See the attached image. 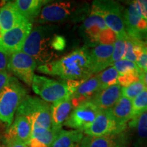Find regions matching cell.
Masks as SVG:
<instances>
[{
    "label": "cell",
    "instance_id": "5bb4252c",
    "mask_svg": "<svg viewBox=\"0 0 147 147\" xmlns=\"http://www.w3.org/2000/svg\"><path fill=\"white\" fill-rule=\"evenodd\" d=\"M32 138V126L25 117L16 115L12 123L5 134V142L17 140L28 146Z\"/></svg>",
    "mask_w": 147,
    "mask_h": 147
},
{
    "label": "cell",
    "instance_id": "2e32d148",
    "mask_svg": "<svg viewBox=\"0 0 147 147\" xmlns=\"http://www.w3.org/2000/svg\"><path fill=\"white\" fill-rule=\"evenodd\" d=\"M113 45H97L90 51V57L93 74H98L112 65Z\"/></svg>",
    "mask_w": 147,
    "mask_h": 147
},
{
    "label": "cell",
    "instance_id": "b9f144b4",
    "mask_svg": "<svg viewBox=\"0 0 147 147\" xmlns=\"http://www.w3.org/2000/svg\"><path fill=\"white\" fill-rule=\"evenodd\" d=\"M3 33V30H2V29H1V26H0V38H1V37L2 36Z\"/></svg>",
    "mask_w": 147,
    "mask_h": 147
},
{
    "label": "cell",
    "instance_id": "e0dca14e",
    "mask_svg": "<svg viewBox=\"0 0 147 147\" xmlns=\"http://www.w3.org/2000/svg\"><path fill=\"white\" fill-rule=\"evenodd\" d=\"M72 108L70 96L53 102L51 105V128L60 131Z\"/></svg>",
    "mask_w": 147,
    "mask_h": 147
},
{
    "label": "cell",
    "instance_id": "836d02e7",
    "mask_svg": "<svg viewBox=\"0 0 147 147\" xmlns=\"http://www.w3.org/2000/svg\"><path fill=\"white\" fill-rule=\"evenodd\" d=\"M66 41L63 36L56 35L53 37L52 41V47L57 53L61 52L65 49Z\"/></svg>",
    "mask_w": 147,
    "mask_h": 147
},
{
    "label": "cell",
    "instance_id": "4316f807",
    "mask_svg": "<svg viewBox=\"0 0 147 147\" xmlns=\"http://www.w3.org/2000/svg\"><path fill=\"white\" fill-rule=\"evenodd\" d=\"M145 87L142 80L134 82L127 87H122V95L131 101L144 91Z\"/></svg>",
    "mask_w": 147,
    "mask_h": 147
},
{
    "label": "cell",
    "instance_id": "277c9868",
    "mask_svg": "<svg viewBox=\"0 0 147 147\" xmlns=\"http://www.w3.org/2000/svg\"><path fill=\"white\" fill-rule=\"evenodd\" d=\"M27 95V90L16 77L10 76L0 93V121L9 128L13 122L15 113Z\"/></svg>",
    "mask_w": 147,
    "mask_h": 147
},
{
    "label": "cell",
    "instance_id": "ac0fdd59",
    "mask_svg": "<svg viewBox=\"0 0 147 147\" xmlns=\"http://www.w3.org/2000/svg\"><path fill=\"white\" fill-rule=\"evenodd\" d=\"M122 97V87L119 84L100 90L90 100L100 110L113 107Z\"/></svg>",
    "mask_w": 147,
    "mask_h": 147
},
{
    "label": "cell",
    "instance_id": "ee69618b",
    "mask_svg": "<svg viewBox=\"0 0 147 147\" xmlns=\"http://www.w3.org/2000/svg\"><path fill=\"white\" fill-rule=\"evenodd\" d=\"M28 147H29V146H28Z\"/></svg>",
    "mask_w": 147,
    "mask_h": 147
},
{
    "label": "cell",
    "instance_id": "1f68e13d",
    "mask_svg": "<svg viewBox=\"0 0 147 147\" xmlns=\"http://www.w3.org/2000/svg\"><path fill=\"white\" fill-rule=\"evenodd\" d=\"M125 51L123 59H127L131 61L134 63H136L137 57L134 53V43L133 38L127 35V38L125 40Z\"/></svg>",
    "mask_w": 147,
    "mask_h": 147
},
{
    "label": "cell",
    "instance_id": "44dd1931",
    "mask_svg": "<svg viewBox=\"0 0 147 147\" xmlns=\"http://www.w3.org/2000/svg\"><path fill=\"white\" fill-rule=\"evenodd\" d=\"M83 131L80 130L61 129L50 147H81Z\"/></svg>",
    "mask_w": 147,
    "mask_h": 147
},
{
    "label": "cell",
    "instance_id": "d6a6232c",
    "mask_svg": "<svg viewBox=\"0 0 147 147\" xmlns=\"http://www.w3.org/2000/svg\"><path fill=\"white\" fill-rule=\"evenodd\" d=\"M129 125L131 127L142 128L147 130V112L140 115L137 119L131 120Z\"/></svg>",
    "mask_w": 147,
    "mask_h": 147
},
{
    "label": "cell",
    "instance_id": "8d00e7d4",
    "mask_svg": "<svg viewBox=\"0 0 147 147\" xmlns=\"http://www.w3.org/2000/svg\"><path fill=\"white\" fill-rule=\"evenodd\" d=\"M10 76V74L6 70L0 72V93L3 90L5 84H6Z\"/></svg>",
    "mask_w": 147,
    "mask_h": 147
},
{
    "label": "cell",
    "instance_id": "5b68a950",
    "mask_svg": "<svg viewBox=\"0 0 147 147\" xmlns=\"http://www.w3.org/2000/svg\"><path fill=\"white\" fill-rule=\"evenodd\" d=\"M91 12L100 16L108 29L115 33L118 39H123L127 36L125 27L122 5L115 1H94L92 3Z\"/></svg>",
    "mask_w": 147,
    "mask_h": 147
},
{
    "label": "cell",
    "instance_id": "7bdbcfd3",
    "mask_svg": "<svg viewBox=\"0 0 147 147\" xmlns=\"http://www.w3.org/2000/svg\"><path fill=\"white\" fill-rule=\"evenodd\" d=\"M0 147H1V146H0Z\"/></svg>",
    "mask_w": 147,
    "mask_h": 147
},
{
    "label": "cell",
    "instance_id": "8992f818",
    "mask_svg": "<svg viewBox=\"0 0 147 147\" xmlns=\"http://www.w3.org/2000/svg\"><path fill=\"white\" fill-rule=\"evenodd\" d=\"M32 87L42 100L48 103L55 102L72 95L66 80H53L39 75L34 76Z\"/></svg>",
    "mask_w": 147,
    "mask_h": 147
},
{
    "label": "cell",
    "instance_id": "9a60e30c",
    "mask_svg": "<svg viewBox=\"0 0 147 147\" xmlns=\"http://www.w3.org/2000/svg\"><path fill=\"white\" fill-rule=\"evenodd\" d=\"M100 91V82L98 75L92 76L82 82L71 95L73 108L81 103L90 100Z\"/></svg>",
    "mask_w": 147,
    "mask_h": 147
},
{
    "label": "cell",
    "instance_id": "4dcf8cb0",
    "mask_svg": "<svg viewBox=\"0 0 147 147\" xmlns=\"http://www.w3.org/2000/svg\"><path fill=\"white\" fill-rule=\"evenodd\" d=\"M117 40V36L115 33L107 28L102 31L99 34L98 45H113Z\"/></svg>",
    "mask_w": 147,
    "mask_h": 147
},
{
    "label": "cell",
    "instance_id": "52a82bcc",
    "mask_svg": "<svg viewBox=\"0 0 147 147\" xmlns=\"http://www.w3.org/2000/svg\"><path fill=\"white\" fill-rule=\"evenodd\" d=\"M32 24L26 20L17 27L3 32L0 38V52L10 56L22 51L24 44L32 30Z\"/></svg>",
    "mask_w": 147,
    "mask_h": 147
},
{
    "label": "cell",
    "instance_id": "ffe728a7",
    "mask_svg": "<svg viewBox=\"0 0 147 147\" xmlns=\"http://www.w3.org/2000/svg\"><path fill=\"white\" fill-rule=\"evenodd\" d=\"M50 1L47 0H16V8L25 19L33 23L36 20L42 8Z\"/></svg>",
    "mask_w": 147,
    "mask_h": 147
},
{
    "label": "cell",
    "instance_id": "e575fe53",
    "mask_svg": "<svg viewBox=\"0 0 147 147\" xmlns=\"http://www.w3.org/2000/svg\"><path fill=\"white\" fill-rule=\"evenodd\" d=\"M135 3L142 17L147 21V0H136Z\"/></svg>",
    "mask_w": 147,
    "mask_h": 147
},
{
    "label": "cell",
    "instance_id": "4fadbf2b",
    "mask_svg": "<svg viewBox=\"0 0 147 147\" xmlns=\"http://www.w3.org/2000/svg\"><path fill=\"white\" fill-rule=\"evenodd\" d=\"M105 22L100 16L90 12L89 15L84 19L80 31L89 46L98 45V36L102 31L107 29Z\"/></svg>",
    "mask_w": 147,
    "mask_h": 147
},
{
    "label": "cell",
    "instance_id": "6da1fadb",
    "mask_svg": "<svg viewBox=\"0 0 147 147\" xmlns=\"http://www.w3.org/2000/svg\"><path fill=\"white\" fill-rule=\"evenodd\" d=\"M37 69L63 80H86L93 75L88 47L77 49L51 63L38 66Z\"/></svg>",
    "mask_w": 147,
    "mask_h": 147
},
{
    "label": "cell",
    "instance_id": "603a6c76",
    "mask_svg": "<svg viewBox=\"0 0 147 147\" xmlns=\"http://www.w3.org/2000/svg\"><path fill=\"white\" fill-rule=\"evenodd\" d=\"M123 18L127 34L129 36L138 39L137 26L142 17L135 1L131 2L128 8L124 10Z\"/></svg>",
    "mask_w": 147,
    "mask_h": 147
},
{
    "label": "cell",
    "instance_id": "83f0119b",
    "mask_svg": "<svg viewBox=\"0 0 147 147\" xmlns=\"http://www.w3.org/2000/svg\"><path fill=\"white\" fill-rule=\"evenodd\" d=\"M115 68L118 71L119 76L125 74L127 73L135 70H139L137 64L127 59H121L118 61L115 62L113 65Z\"/></svg>",
    "mask_w": 147,
    "mask_h": 147
},
{
    "label": "cell",
    "instance_id": "d590c367",
    "mask_svg": "<svg viewBox=\"0 0 147 147\" xmlns=\"http://www.w3.org/2000/svg\"><path fill=\"white\" fill-rule=\"evenodd\" d=\"M136 63L137 64L138 68L142 71L147 70V52L146 51V48H145L144 53L137 59Z\"/></svg>",
    "mask_w": 147,
    "mask_h": 147
},
{
    "label": "cell",
    "instance_id": "d6986e66",
    "mask_svg": "<svg viewBox=\"0 0 147 147\" xmlns=\"http://www.w3.org/2000/svg\"><path fill=\"white\" fill-rule=\"evenodd\" d=\"M26 20L12 1L5 3L0 8V26L3 32L17 27Z\"/></svg>",
    "mask_w": 147,
    "mask_h": 147
},
{
    "label": "cell",
    "instance_id": "cb8c5ba5",
    "mask_svg": "<svg viewBox=\"0 0 147 147\" xmlns=\"http://www.w3.org/2000/svg\"><path fill=\"white\" fill-rule=\"evenodd\" d=\"M59 132L51 128L41 133L32 136L29 147H50Z\"/></svg>",
    "mask_w": 147,
    "mask_h": 147
},
{
    "label": "cell",
    "instance_id": "484cf974",
    "mask_svg": "<svg viewBox=\"0 0 147 147\" xmlns=\"http://www.w3.org/2000/svg\"><path fill=\"white\" fill-rule=\"evenodd\" d=\"M147 112V88L132 100V119H137L140 115Z\"/></svg>",
    "mask_w": 147,
    "mask_h": 147
},
{
    "label": "cell",
    "instance_id": "f35d334b",
    "mask_svg": "<svg viewBox=\"0 0 147 147\" xmlns=\"http://www.w3.org/2000/svg\"><path fill=\"white\" fill-rule=\"evenodd\" d=\"M5 142V147H28L27 145L17 140H10Z\"/></svg>",
    "mask_w": 147,
    "mask_h": 147
},
{
    "label": "cell",
    "instance_id": "60d3db41",
    "mask_svg": "<svg viewBox=\"0 0 147 147\" xmlns=\"http://www.w3.org/2000/svg\"><path fill=\"white\" fill-rule=\"evenodd\" d=\"M143 42L144 43L145 47H146V49H147V34H146V36H145L144 39V40H143Z\"/></svg>",
    "mask_w": 147,
    "mask_h": 147
},
{
    "label": "cell",
    "instance_id": "3957f363",
    "mask_svg": "<svg viewBox=\"0 0 147 147\" xmlns=\"http://www.w3.org/2000/svg\"><path fill=\"white\" fill-rule=\"evenodd\" d=\"M16 115L25 117L32 126V136L51 128V104L38 97L27 95L22 101Z\"/></svg>",
    "mask_w": 147,
    "mask_h": 147
},
{
    "label": "cell",
    "instance_id": "7a4b0ae2",
    "mask_svg": "<svg viewBox=\"0 0 147 147\" xmlns=\"http://www.w3.org/2000/svg\"><path fill=\"white\" fill-rule=\"evenodd\" d=\"M55 29L51 25H38L32 29L24 44L22 51L34 58L39 66L59 59L52 47Z\"/></svg>",
    "mask_w": 147,
    "mask_h": 147
},
{
    "label": "cell",
    "instance_id": "74e56055",
    "mask_svg": "<svg viewBox=\"0 0 147 147\" xmlns=\"http://www.w3.org/2000/svg\"><path fill=\"white\" fill-rule=\"evenodd\" d=\"M8 55L0 52V72L5 71L7 67V64L8 61Z\"/></svg>",
    "mask_w": 147,
    "mask_h": 147
},
{
    "label": "cell",
    "instance_id": "7c38bea8",
    "mask_svg": "<svg viewBox=\"0 0 147 147\" xmlns=\"http://www.w3.org/2000/svg\"><path fill=\"white\" fill-rule=\"evenodd\" d=\"M129 140L125 131L99 137L87 136L82 140L81 147H127Z\"/></svg>",
    "mask_w": 147,
    "mask_h": 147
},
{
    "label": "cell",
    "instance_id": "f546056e",
    "mask_svg": "<svg viewBox=\"0 0 147 147\" xmlns=\"http://www.w3.org/2000/svg\"><path fill=\"white\" fill-rule=\"evenodd\" d=\"M113 53L112 56V65L115 62L123 59L125 51V42L123 39H118L113 45Z\"/></svg>",
    "mask_w": 147,
    "mask_h": 147
},
{
    "label": "cell",
    "instance_id": "f1b7e54d",
    "mask_svg": "<svg viewBox=\"0 0 147 147\" xmlns=\"http://www.w3.org/2000/svg\"><path fill=\"white\" fill-rule=\"evenodd\" d=\"M142 74V71L139 69V70L130 71V72L127 73L122 76H119L118 78V84L123 87L129 86L134 82L140 80Z\"/></svg>",
    "mask_w": 147,
    "mask_h": 147
},
{
    "label": "cell",
    "instance_id": "7402d4cb",
    "mask_svg": "<svg viewBox=\"0 0 147 147\" xmlns=\"http://www.w3.org/2000/svg\"><path fill=\"white\" fill-rule=\"evenodd\" d=\"M109 110L114 119L121 125L127 126V123L131 120L132 101L123 95Z\"/></svg>",
    "mask_w": 147,
    "mask_h": 147
},
{
    "label": "cell",
    "instance_id": "8fae6325",
    "mask_svg": "<svg viewBox=\"0 0 147 147\" xmlns=\"http://www.w3.org/2000/svg\"><path fill=\"white\" fill-rule=\"evenodd\" d=\"M126 128V125H121L114 119L108 109L100 110L95 121L83 132L89 136L99 137L121 133L125 131Z\"/></svg>",
    "mask_w": 147,
    "mask_h": 147
},
{
    "label": "cell",
    "instance_id": "d4e9b609",
    "mask_svg": "<svg viewBox=\"0 0 147 147\" xmlns=\"http://www.w3.org/2000/svg\"><path fill=\"white\" fill-rule=\"evenodd\" d=\"M100 82V90L105 89L110 86L118 84L119 74L113 65L97 74Z\"/></svg>",
    "mask_w": 147,
    "mask_h": 147
},
{
    "label": "cell",
    "instance_id": "ba28073f",
    "mask_svg": "<svg viewBox=\"0 0 147 147\" xmlns=\"http://www.w3.org/2000/svg\"><path fill=\"white\" fill-rule=\"evenodd\" d=\"M37 63L34 58L23 51L9 56L6 69L16 78L29 86H32Z\"/></svg>",
    "mask_w": 147,
    "mask_h": 147
},
{
    "label": "cell",
    "instance_id": "9c48e42d",
    "mask_svg": "<svg viewBox=\"0 0 147 147\" xmlns=\"http://www.w3.org/2000/svg\"><path fill=\"white\" fill-rule=\"evenodd\" d=\"M100 110L90 100L74 108L66 119L63 125L84 131L95 121Z\"/></svg>",
    "mask_w": 147,
    "mask_h": 147
},
{
    "label": "cell",
    "instance_id": "ab89813d",
    "mask_svg": "<svg viewBox=\"0 0 147 147\" xmlns=\"http://www.w3.org/2000/svg\"><path fill=\"white\" fill-rule=\"evenodd\" d=\"M141 80L144 82L145 87L147 88V70L142 71V76H141Z\"/></svg>",
    "mask_w": 147,
    "mask_h": 147
},
{
    "label": "cell",
    "instance_id": "30bf717a",
    "mask_svg": "<svg viewBox=\"0 0 147 147\" xmlns=\"http://www.w3.org/2000/svg\"><path fill=\"white\" fill-rule=\"evenodd\" d=\"M77 10L76 3L72 1L49 2L42 8L35 21L38 24L60 22L70 17Z\"/></svg>",
    "mask_w": 147,
    "mask_h": 147
}]
</instances>
